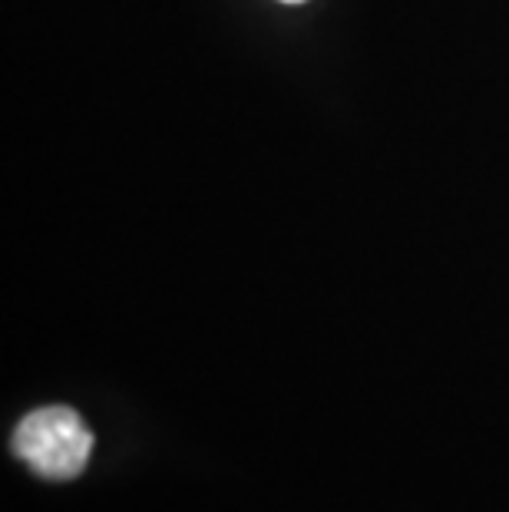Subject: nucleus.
<instances>
[{"mask_svg": "<svg viewBox=\"0 0 509 512\" xmlns=\"http://www.w3.org/2000/svg\"><path fill=\"white\" fill-rule=\"evenodd\" d=\"M14 456L40 479H77L93 456V430L73 407H40L14 430Z\"/></svg>", "mask_w": 509, "mask_h": 512, "instance_id": "1", "label": "nucleus"}, {"mask_svg": "<svg viewBox=\"0 0 509 512\" xmlns=\"http://www.w3.org/2000/svg\"><path fill=\"white\" fill-rule=\"evenodd\" d=\"M285 4H301V0H285Z\"/></svg>", "mask_w": 509, "mask_h": 512, "instance_id": "2", "label": "nucleus"}]
</instances>
